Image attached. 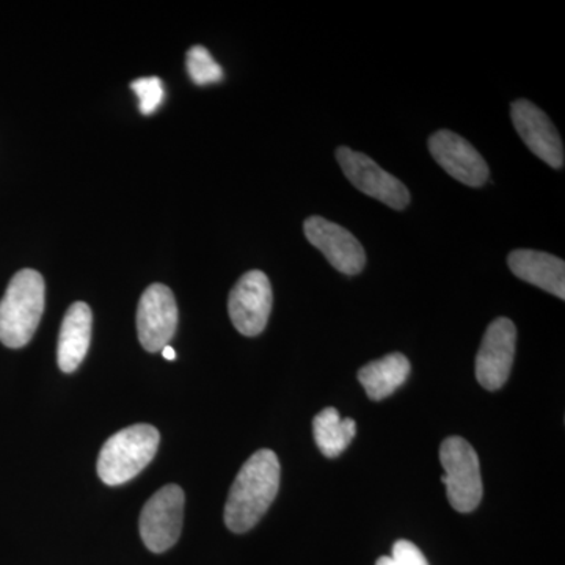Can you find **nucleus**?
Wrapping results in <instances>:
<instances>
[{"instance_id": "1", "label": "nucleus", "mask_w": 565, "mask_h": 565, "mask_svg": "<svg viewBox=\"0 0 565 565\" xmlns=\"http://www.w3.org/2000/svg\"><path fill=\"white\" fill-rule=\"evenodd\" d=\"M280 489V460L270 449H259L244 463L230 489L225 525L247 533L263 519Z\"/></svg>"}, {"instance_id": "2", "label": "nucleus", "mask_w": 565, "mask_h": 565, "mask_svg": "<svg viewBox=\"0 0 565 565\" xmlns=\"http://www.w3.org/2000/svg\"><path fill=\"white\" fill-rule=\"evenodd\" d=\"M44 280L33 269H22L11 278L0 302V343L21 349L32 340L44 311Z\"/></svg>"}, {"instance_id": "3", "label": "nucleus", "mask_w": 565, "mask_h": 565, "mask_svg": "<svg viewBox=\"0 0 565 565\" xmlns=\"http://www.w3.org/2000/svg\"><path fill=\"white\" fill-rule=\"evenodd\" d=\"M161 444V434L150 424H134L111 435L98 457L104 484L121 486L150 465Z\"/></svg>"}, {"instance_id": "4", "label": "nucleus", "mask_w": 565, "mask_h": 565, "mask_svg": "<svg viewBox=\"0 0 565 565\" xmlns=\"http://www.w3.org/2000/svg\"><path fill=\"white\" fill-rule=\"evenodd\" d=\"M440 462L445 470L441 482L446 486L449 503L462 514L473 512L481 503L484 490L481 465L473 446L460 437L446 438L440 448Z\"/></svg>"}, {"instance_id": "5", "label": "nucleus", "mask_w": 565, "mask_h": 565, "mask_svg": "<svg viewBox=\"0 0 565 565\" xmlns=\"http://www.w3.org/2000/svg\"><path fill=\"white\" fill-rule=\"evenodd\" d=\"M184 492L177 484L162 487L147 501L140 514V535L150 552L163 553L177 544L184 519Z\"/></svg>"}, {"instance_id": "6", "label": "nucleus", "mask_w": 565, "mask_h": 565, "mask_svg": "<svg viewBox=\"0 0 565 565\" xmlns=\"http://www.w3.org/2000/svg\"><path fill=\"white\" fill-rule=\"evenodd\" d=\"M337 161L353 188L359 189L364 195L397 211H403L411 203V192L404 182L385 172L370 156L340 147L337 150Z\"/></svg>"}, {"instance_id": "7", "label": "nucleus", "mask_w": 565, "mask_h": 565, "mask_svg": "<svg viewBox=\"0 0 565 565\" xmlns=\"http://www.w3.org/2000/svg\"><path fill=\"white\" fill-rule=\"evenodd\" d=\"M273 286L262 270H250L241 277L230 292L228 313L237 332L258 337L266 329L273 311Z\"/></svg>"}, {"instance_id": "8", "label": "nucleus", "mask_w": 565, "mask_h": 565, "mask_svg": "<svg viewBox=\"0 0 565 565\" xmlns=\"http://www.w3.org/2000/svg\"><path fill=\"white\" fill-rule=\"evenodd\" d=\"M516 329L508 318L494 319L476 355V379L489 392H497L508 382L514 363Z\"/></svg>"}, {"instance_id": "9", "label": "nucleus", "mask_w": 565, "mask_h": 565, "mask_svg": "<svg viewBox=\"0 0 565 565\" xmlns=\"http://www.w3.org/2000/svg\"><path fill=\"white\" fill-rule=\"evenodd\" d=\"M178 307L172 289L154 282L141 294L137 310V332L145 351L159 352L177 333Z\"/></svg>"}, {"instance_id": "10", "label": "nucleus", "mask_w": 565, "mask_h": 565, "mask_svg": "<svg viewBox=\"0 0 565 565\" xmlns=\"http://www.w3.org/2000/svg\"><path fill=\"white\" fill-rule=\"evenodd\" d=\"M303 232L311 245L326 256L334 269L345 275L362 273L366 252L355 236L343 226L313 215L303 223Z\"/></svg>"}, {"instance_id": "11", "label": "nucleus", "mask_w": 565, "mask_h": 565, "mask_svg": "<svg viewBox=\"0 0 565 565\" xmlns=\"http://www.w3.org/2000/svg\"><path fill=\"white\" fill-rule=\"evenodd\" d=\"M429 151L446 173L465 185L481 188L489 180V166L484 158L459 134L446 129L433 134Z\"/></svg>"}, {"instance_id": "12", "label": "nucleus", "mask_w": 565, "mask_h": 565, "mask_svg": "<svg viewBox=\"0 0 565 565\" xmlns=\"http://www.w3.org/2000/svg\"><path fill=\"white\" fill-rule=\"evenodd\" d=\"M511 115L516 132L525 141L526 147L553 169H563V139L545 111L526 99H520L512 104Z\"/></svg>"}, {"instance_id": "13", "label": "nucleus", "mask_w": 565, "mask_h": 565, "mask_svg": "<svg viewBox=\"0 0 565 565\" xmlns=\"http://www.w3.org/2000/svg\"><path fill=\"white\" fill-rule=\"evenodd\" d=\"M508 266L520 280L565 299V263L550 253L514 250L508 256Z\"/></svg>"}, {"instance_id": "14", "label": "nucleus", "mask_w": 565, "mask_h": 565, "mask_svg": "<svg viewBox=\"0 0 565 565\" xmlns=\"http://www.w3.org/2000/svg\"><path fill=\"white\" fill-rule=\"evenodd\" d=\"M92 310L87 303L71 305L58 334L57 362L63 373H74L90 348Z\"/></svg>"}, {"instance_id": "15", "label": "nucleus", "mask_w": 565, "mask_h": 565, "mask_svg": "<svg viewBox=\"0 0 565 565\" xmlns=\"http://www.w3.org/2000/svg\"><path fill=\"white\" fill-rule=\"evenodd\" d=\"M411 375V362L403 353L394 352L367 363L359 371V381L367 397L382 401L396 392Z\"/></svg>"}, {"instance_id": "16", "label": "nucleus", "mask_w": 565, "mask_h": 565, "mask_svg": "<svg viewBox=\"0 0 565 565\" xmlns=\"http://www.w3.org/2000/svg\"><path fill=\"white\" fill-rule=\"evenodd\" d=\"M316 445L323 456L334 459L343 455L356 434V424L352 418H341L333 407L323 408L313 419Z\"/></svg>"}, {"instance_id": "17", "label": "nucleus", "mask_w": 565, "mask_h": 565, "mask_svg": "<svg viewBox=\"0 0 565 565\" xmlns=\"http://www.w3.org/2000/svg\"><path fill=\"white\" fill-rule=\"evenodd\" d=\"M189 76L196 85L217 84L223 79V70L212 57L211 52L203 46H193L185 58Z\"/></svg>"}, {"instance_id": "18", "label": "nucleus", "mask_w": 565, "mask_h": 565, "mask_svg": "<svg viewBox=\"0 0 565 565\" xmlns=\"http://www.w3.org/2000/svg\"><path fill=\"white\" fill-rule=\"evenodd\" d=\"M132 92L139 98V109L143 115H151L158 110L163 102V85L159 77H143L134 81Z\"/></svg>"}, {"instance_id": "19", "label": "nucleus", "mask_w": 565, "mask_h": 565, "mask_svg": "<svg viewBox=\"0 0 565 565\" xmlns=\"http://www.w3.org/2000/svg\"><path fill=\"white\" fill-rule=\"evenodd\" d=\"M392 559L394 565H429L422 550L408 541H397L393 545Z\"/></svg>"}, {"instance_id": "20", "label": "nucleus", "mask_w": 565, "mask_h": 565, "mask_svg": "<svg viewBox=\"0 0 565 565\" xmlns=\"http://www.w3.org/2000/svg\"><path fill=\"white\" fill-rule=\"evenodd\" d=\"M162 355L163 359L170 360V362L177 359V352H174L172 345H166V348L162 349Z\"/></svg>"}, {"instance_id": "21", "label": "nucleus", "mask_w": 565, "mask_h": 565, "mask_svg": "<svg viewBox=\"0 0 565 565\" xmlns=\"http://www.w3.org/2000/svg\"><path fill=\"white\" fill-rule=\"evenodd\" d=\"M375 565H394L392 556H382L379 557L377 563Z\"/></svg>"}]
</instances>
